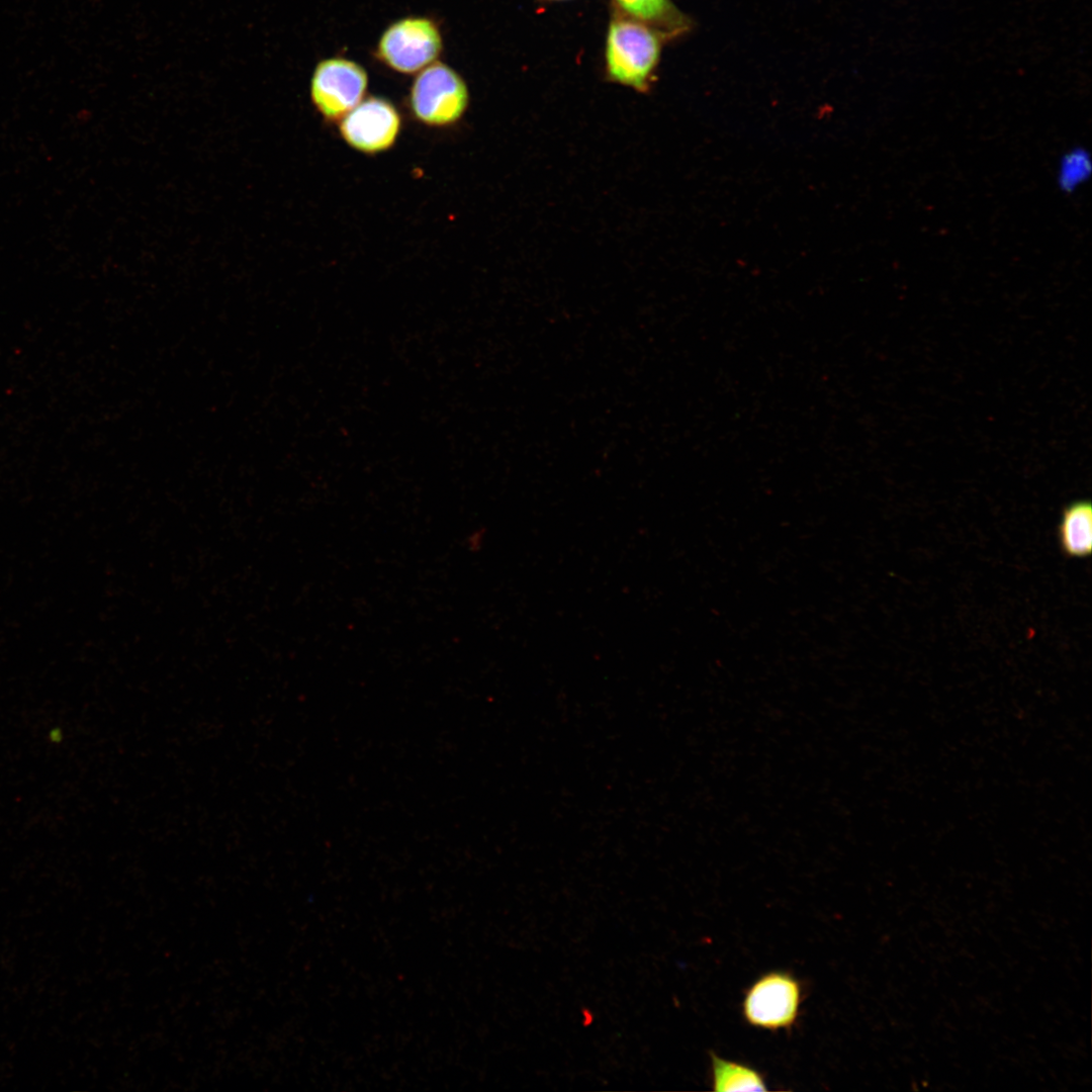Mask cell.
Listing matches in <instances>:
<instances>
[{
  "instance_id": "obj_1",
  "label": "cell",
  "mask_w": 1092,
  "mask_h": 1092,
  "mask_svg": "<svg viewBox=\"0 0 1092 1092\" xmlns=\"http://www.w3.org/2000/svg\"><path fill=\"white\" fill-rule=\"evenodd\" d=\"M664 36L653 27L616 11L606 41L610 81L646 93L654 80Z\"/></svg>"
},
{
  "instance_id": "obj_2",
  "label": "cell",
  "mask_w": 1092,
  "mask_h": 1092,
  "mask_svg": "<svg viewBox=\"0 0 1092 1092\" xmlns=\"http://www.w3.org/2000/svg\"><path fill=\"white\" fill-rule=\"evenodd\" d=\"M415 118L434 127L459 121L469 105L464 79L450 66L436 61L416 76L408 96Z\"/></svg>"
},
{
  "instance_id": "obj_3",
  "label": "cell",
  "mask_w": 1092,
  "mask_h": 1092,
  "mask_svg": "<svg viewBox=\"0 0 1092 1092\" xmlns=\"http://www.w3.org/2000/svg\"><path fill=\"white\" fill-rule=\"evenodd\" d=\"M443 50L438 25L428 17L407 16L391 23L376 46V57L391 70L416 74L437 61Z\"/></svg>"
},
{
  "instance_id": "obj_4",
  "label": "cell",
  "mask_w": 1092,
  "mask_h": 1092,
  "mask_svg": "<svg viewBox=\"0 0 1092 1092\" xmlns=\"http://www.w3.org/2000/svg\"><path fill=\"white\" fill-rule=\"evenodd\" d=\"M802 996L801 983L791 973H765L744 993L743 1018L756 1028L771 1031L791 1028L799 1017Z\"/></svg>"
},
{
  "instance_id": "obj_5",
  "label": "cell",
  "mask_w": 1092,
  "mask_h": 1092,
  "mask_svg": "<svg viewBox=\"0 0 1092 1092\" xmlns=\"http://www.w3.org/2000/svg\"><path fill=\"white\" fill-rule=\"evenodd\" d=\"M368 87L366 70L340 57L318 62L310 79L309 95L316 111L328 121H340L364 98Z\"/></svg>"
},
{
  "instance_id": "obj_6",
  "label": "cell",
  "mask_w": 1092,
  "mask_h": 1092,
  "mask_svg": "<svg viewBox=\"0 0 1092 1092\" xmlns=\"http://www.w3.org/2000/svg\"><path fill=\"white\" fill-rule=\"evenodd\" d=\"M401 129V117L389 100L364 98L340 120V134L348 146L363 154L389 150Z\"/></svg>"
},
{
  "instance_id": "obj_7",
  "label": "cell",
  "mask_w": 1092,
  "mask_h": 1092,
  "mask_svg": "<svg viewBox=\"0 0 1092 1092\" xmlns=\"http://www.w3.org/2000/svg\"><path fill=\"white\" fill-rule=\"evenodd\" d=\"M620 10L670 38L686 31L687 17L671 0H614Z\"/></svg>"
},
{
  "instance_id": "obj_8",
  "label": "cell",
  "mask_w": 1092,
  "mask_h": 1092,
  "mask_svg": "<svg viewBox=\"0 0 1092 1092\" xmlns=\"http://www.w3.org/2000/svg\"><path fill=\"white\" fill-rule=\"evenodd\" d=\"M1062 551L1069 557L1088 556L1092 548V508L1086 500L1074 502L1063 512L1059 525Z\"/></svg>"
},
{
  "instance_id": "obj_9",
  "label": "cell",
  "mask_w": 1092,
  "mask_h": 1092,
  "mask_svg": "<svg viewBox=\"0 0 1092 1092\" xmlns=\"http://www.w3.org/2000/svg\"><path fill=\"white\" fill-rule=\"evenodd\" d=\"M712 1089L714 1091H766L762 1075L745 1064L727 1060L710 1053Z\"/></svg>"
},
{
  "instance_id": "obj_10",
  "label": "cell",
  "mask_w": 1092,
  "mask_h": 1092,
  "mask_svg": "<svg viewBox=\"0 0 1092 1092\" xmlns=\"http://www.w3.org/2000/svg\"><path fill=\"white\" fill-rule=\"evenodd\" d=\"M1090 170V159L1085 151L1082 149L1070 151L1062 158L1059 165V186L1067 192L1075 190L1089 177Z\"/></svg>"
}]
</instances>
